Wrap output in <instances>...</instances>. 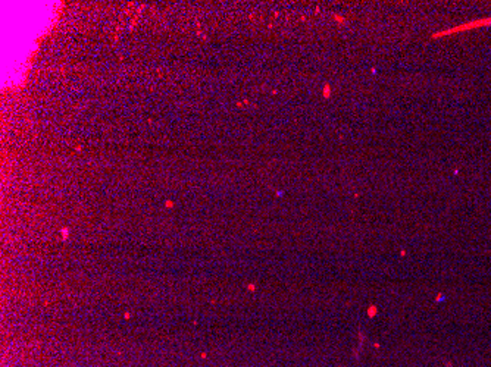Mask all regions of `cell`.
Listing matches in <instances>:
<instances>
[{
  "label": "cell",
  "mask_w": 491,
  "mask_h": 367,
  "mask_svg": "<svg viewBox=\"0 0 491 367\" xmlns=\"http://www.w3.org/2000/svg\"><path fill=\"white\" fill-rule=\"evenodd\" d=\"M490 24H491V18L478 19V21L468 22V24H463V25H461V27H456V28H450V30H445V31L437 32V34H434V37L449 36V34H453V32H461V31H465V30H474V28H478V27H485V25H490Z\"/></svg>",
  "instance_id": "cell-1"
}]
</instances>
